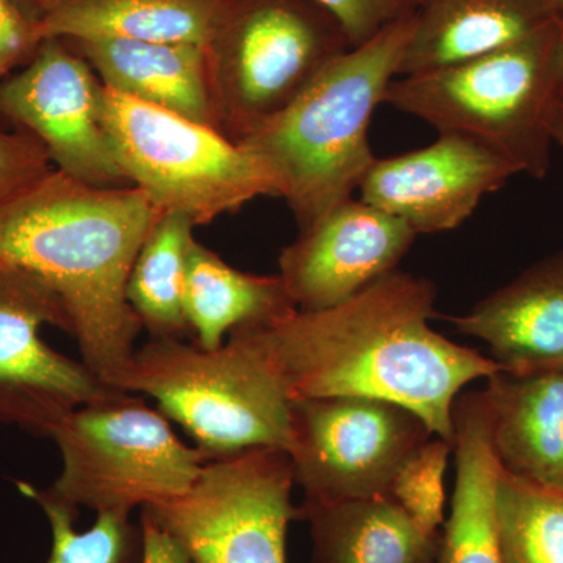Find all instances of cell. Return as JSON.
Here are the masks:
<instances>
[{
	"label": "cell",
	"instance_id": "cell-31",
	"mask_svg": "<svg viewBox=\"0 0 563 563\" xmlns=\"http://www.w3.org/2000/svg\"><path fill=\"white\" fill-rule=\"evenodd\" d=\"M63 2L65 0H13L22 16L32 22L35 27Z\"/></svg>",
	"mask_w": 563,
	"mask_h": 563
},
{
	"label": "cell",
	"instance_id": "cell-13",
	"mask_svg": "<svg viewBox=\"0 0 563 563\" xmlns=\"http://www.w3.org/2000/svg\"><path fill=\"white\" fill-rule=\"evenodd\" d=\"M417 236L406 222L351 198L284 247L279 276L296 309H331L396 272Z\"/></svg>",
	"mask_w": 563,
	"mask_h": 563
},
{
	"label": "cell",
	"instance_id": "cell-19",
	"mask_svg": "<svg viewBox=\"0 0 563 563\" xmlns=\"http://www.w3.org/2000/svg\"><path fill=\"white\" fill-rule=\"evenodd\" d=\"M453 421V501L433 563H503L496 525L501 466L493 454L484 391L461 393Z\"/></svg>",
	"mask_w": 563,
	"mask_h": 563
},
{
	"label": "cell",
	"instance_id": "cell-9",
	"mask_svg": "<svg viewBox=\"0 0 563 563\" xmlns=\"http://www.w3.org/2000/svg\"><path fill=\"white\" fill-rule=\"evenodd\" d=\"M295 472L279 448L211 457L184 495L143 507L191 563H287Z\"/></svg>",
	"mask_w": 563,
	"mask_h": 563
},
{
	"label": "cell",
	"instance_id": "cell-2",
	"mask_svg": "<svg viewBox=\"0 0 563 563\" xmlns=\"http://www.w3.org/2000/svg\"><path fill=\"white\" fill-rule=\"evenodd\" d=\"M163 211L136 187H98L54 169L0 206V263L47 282L65 303L81 362L120 390L143 324L128 282Z\"/></svg>",
	"mask_w": 563,
	"mask_h": 563
},
{
	"label": "cell",
	"instance_id": "cell-12",
	"mask_svg": "<svg viewBox=\"0 0 563 563\" xmlns=\"http://www.w3.org/2000/svg\"><path fill=\"white\" fill-rule=\"evenodd\" d=\"M102 81L65 40L49 38L24 68L0 81V113L43 144L58 172L98 187L122 174L102 120Z\"/></svg>",
	"mask_w": 563,
	"mask_h": 563
},
{
	"label": "cell",
	"instance_id": "cell-15",
	"mask_svg": "<svg viewBox=\"0 0 563 563\" xmlns=\"http://www.w3.org/2000/svg\"><path fill=\"white\" fill-rule=\"evenodd\" d=\"M507 373L563 369V247L453 318Z\"/></svg>",
	"mask_w": 563,
	"mask_h": 563
},
{
	"label": "cell",
	"instance_id": "cell-8",
	"mask_svg": "<svg viewBox=\"0 0 563 563\" xmlns=\"http://www.w3.org/2000/svg\"><path fill=\"white\" fill-rule=\"evenodd\" d=\"M351 49L312 0H228L209 51L220 131L240 141Z\"/></svg>",
	"mask_w": 563,
	"mask_h": 563
},
{
	"label": "cell",
	"instance_id": "cell-20",
	"mask_svg": "<svg viewBox=\"0 0 563 563\" xmlns=\"http://www.w3.org/2000/svg\"><path fill=\"white\" fill-rule=\"evenodd\" d=\"M312 563H433L440 533L426 531L390 495L303 501Z\"/></svg>",
	"mask_w": 563,
	"mask_h": 563
},
{
	"label": "cell",
	"instance_id": "cell-7",
	"mask_svg": "<svg viewBox=\"0 0 563 563\" xmlns=\"http://www.w3.org/2000/svg\"><path fill=\"white\" fill-rule=\"evenodd\" d=\"M102 120L125 180L198 225L274 196L261 163L218 129L103 87Z\"/></svg>",
	"mask_w": 563,
	"mask_h": 563
},
{
	"label": "cell",
	"instance_id": "cell-24",
	"mask_svg": "<svg viewBox=\"0 0 563 563\" xmlns=\"http://www.w3.org/2000/svg\"><path fill=\"white\" fill-rule=\"evenodd\" d=\"M496 525L503 563H563V492L499 474Z\"/></svg>",
	"mask_w": 563,
	"mask_h": 563
},
{
	"label": "cell",
	"instance_id": "cell-21",
	"mask_svg": "<svg viewBox=\"0 0 563 563\" xmlns=\"http://www.w3.org/2000/svg\"><path fill=\"white\" fill-rule=\"evenodd\" d=\"M228 0H65L36 25L49 38H117L209 47Z\"/></svg>",
	"mask_w": 563,
	"mask_h": 563
},
{
	"label": "cell",
	"instance_id": "cell-5",
	"mask_svg": "<svg viewBox=\"0 0 563 563\" xmlns=\"http://www.w3.org/2000/svg\"><path fill=\"white\" fill-rule=\"evenodd\" d=\"M120 390L155 399L209 459L251 448L290 450L291 398L239 329L211 351L184 339H151L136 347Z\"/></svg>",
	"mask_w": 563,
	"mask_h": 563
},
{
	"label": "cell",
	"instance_id": "cell-17",
	"mask_svg": "<svg viewBox=\"0 0 563 563\" xmlns=\"http://www.w3.org/2000/svg\"><path fill=\"white\" fill-rule=\"evenodd\" d=\"M483 391L493 454L503 472L563 492V369H501Z\"/></svg>",
	"mask_w": 563,
	"mask_h": 563
},
{
	"label": "cell",
	"instance_id": "cell-32",
	"mask_svg": "<svg viewBox=\"0 0 563 563\" xmlns=\"http://www.w3.org/2000/svg\"><path fill=\"white\" fill-rule=\"evenodd\" d=\"M554 144L563 152V101L559 103L558 117L554 122Z\"/></svg>",
	"mask_w": 563,
	"mask_h": 563
},
{
	"label": "cell",
	"instance_id": "cell-18",
	"mask_svg": "<svg viewBox=\"0 0 563 563\" xmlns=\"http://www.w3.org/2000/svg\"><path fill=\"white\" fill-rule=\"evenodd\" d=\"M103 87L220 131L207 47L117 38L65 40Z\"/></svg>",
	"mask_w": 563,
	"mask_h": 563
},
{
	"label": "cell",
	"instance_id": "cell-28",
	"mask_svg": "<svg viewBox=\"0 0 563 563\" xmlns=\"http://www.w3.org/2000/svg\"><path fill=\"white\" fill-rule=\"evenodd\" d=\"M339 22L350 46H361L412 10L410 0H312Z\"/></svg>",
	"mask_w": 563,
	"mask_h": 563
},
{
	"label": "cell",
	"instance_id": "cell-4",
	"mask_svg": "<svg viewBox=\"0 0 563 563\" xmlns=\"http://www.w3.org/2000/svg\"><path fill=\"white\" fill-rule=\"evenodd\" d=\"M561 96L559 21L503 49L390 81L384 103L547 177Z\"/></svg>",
	"mask_w": 563,
	"mask_h": 563
},
{
	"label": "cell",
	"instance_id": "cell-6",
	"mask_svg": "<svg viewBox=\"0 0 563 563\" xmlns=\"http://www.w3.org/2000/svg\"><path fill=\"white\" fill-rule=\"evenodd\" d=\"M51 440L62 472L44 493L96 514L131 515L184 495L209 461L181 442L165 415L128 391L73 410Z\"/></svg>",
	"mask_w": 563,
	"mask_h": 563
},
{
	"label": "cell",
	"instance_id": "cell-33",
	"mask_svg": "<svg viewBox=\"0 0 563 563\" xmlns=\"http://www.w3.org/2000/svg\"><path fill=\"white\" fill-rule=\"evenodd\" d=\"M559 38H561V96L563 101V20H559Z\"/></svg>",
	"mask_w": 563,
	"mask_h": 563
},
{
	"label": "cell",
	"instance_id": "cell-29",
	"mask_svg": "<svg viewBox=\"0 0 563 563\" xmlns=\"http://www.w3.org/2000/svg\"><path fill=\"white\" fill-rule=\"evenodd\" d=\"M41 43L35 25L22 16L13 0H0V81L31 60Z\"/></svg>",
	"mask_w": 563,
	"mask_h": 563
},
{
	"label": "cell",
	"instance_id": "cell-11",
	"mask_svg": "<svg viewBox=\"0 0 563 563\" xmlns=\"http://www.w3.org/2000/svg\"><path fill=\"white\" fill-rule=\"evenodd\" d=\"M46 324L73 332L60 296L36 274L0 263V424L51 439L73 410L121 390L52 350L41 339Z\"/></svg>",
	"mask_w": 563,
	"mask_h": 563
},
{
	"label": "cell",
	"instance_id": "cell-3",
	"mask_svg": "<svg viewBox=\"0 0 563 563\" xmlns=\"http://www.w3.org/2000/svg\"><path fill=\"white\" fill-rule=\"evenodd\" d=\"M412 31L410 10L333 58L285 109L236 141L272 177L299 231L351 199L376 162L369 122Z\"/></svg>",
	"mask_w": 563,
	"mask_h": 563
},
{
	"label": "cell",
	"instance_id": "cell-26",
	"mask_svg": "<svg viewBox=\"0 0 563 563\" xmlns=\"http://www.w3.org/2000/svg\"><path fill=\"white\" fill-rule=\"evenodd\" d=\"M453 444L435 437L421 444L393 476L388 495L426 531L440 533L444 523V474Z\"/></svg>",
	"mask_w": 563,
	"mask_h": 563
},
{
	"label": "cell",
	"instance_id": "cell-16",
	"mask_svg": "<svg viewBox=\"0 0 563 563\" xmlns=\"http://www.w3.org/2000/svg\"><path fill=\"white\" fill-rule=\"evenodd\" d=\"M413 31L399 76L503 49L559 21L555 0H410Z\"/></svg>",
	"mask_w": 563,
	"mask_h": 563
},
{
	"label": "cell",
	"instance_id": "cell-14",
	"mask_svg": "<svg viewBox=\"0 0 563 563\" xmlns=\"http://www.w3.org/2000/svg\"><path fill=\"white\" fill-rule=\"evenodd\" d=\"M512 166L462 136L439 133L428 146L376 158L363 179L362 201L406 222L417 235L453 231L498 191Z\"/></svg>",
	"mask_w": 563,
	"mask_h": 563
},
{
	"label": "cell",
	"instance_id": "cell-22",
	"mask_svg": "<svg viewBox=\"0 0 563 563\" xmlns=\"http://www.w3.org/2000/svg\"><path fill=\"white\" fill-rule=\"evenodd\" d=\"M184 310L191 342L211 351L221 347L235 329L273 321L298 309L279 274L240 272L195 239L188 251Z\"/></svg>",
	"mask_w": 563,
	"mask_h": 563
},
{
	"label": "cell",
	"instance_id": "cell-23",
	"mask_svg": "<svg viewBox=\"0 0 563 563\" xmlns=\"http://www.w3.org/2000/svg\"><path fill=\"white\" fill-rule=\"evenodd\" d=\"M195 228V222L184 214L163 213L133 263L128 301L151 339L190 335L184 291Z\"/></svg>",
	"mask_w": 563,
	"mask_h": 563
},
{
	"label": "cell",
	"instance_id": "cell-10",
	"mask_svg": "<svg viewBox=\"0 0 563 563\" xmlns=\"http://www.w3.org/2000/svg\"><path fill=\"white\" fill-rule=\"evenodd\" d=\"M288 454L303 501L388 495L393 476L433 433L412 410L362 396L292 401Z\"/></svg>",
	"mask_w": 563,
	"mask_h": 563
},
{
	"label": "cell",
	"instance_id": "cell-1",
	"mask_svg": "<svg viewBox=\"0 0 563 563\" xmlns=\"http://www.w3.org/2000/svg\"><path fill=\"white\" fill-rule=\"evenodd\" d=\"M437 288L396 269L346 302L239 328L280 377L291 401L336 396L383 399L412 410L453 444L455 399L488 379V355L433 331ZM236 331V329H235Z\"/></svg>",
	"mask_w": 563,
	"mask_h": 563
},
{
	"label": "cell",
	"instance_id": "cell-30",
	"mask_svg": "<svg viewBox=\"0 0 563 563\" xmlns=\"http://www.w3.org/2000/svg\"><path fill=\"white\" fill-rule=\"evenodd\" d=\"M140 526L143 532L141 563H191L180 544L143 512H141Z\"/></svg>",
	"mask_w": 563,
	"mask_h": 563
},
{
	"label": "cell",
	"instance_id": "cell-27",
	"mask_svg": "<svg viewBox=\"0 0 563 563\" xmlns=\"http://www.w3.org/2000/svg\"><path fill=\"white\" fill-rule=\"evenodd\" d=\"M51 172L49 154L35 136L0 131V206Z\"/></svg>",
	"mask_w": 563,
	"mask_h": 563
},
{
	"label": "cell",
	"instance_id": "cell-34",
	"mask_svg": "<svg viewBox=\"0 0 563 563\" xmlns=\"http://www.w3.org/2000/svg\"><path fill=\"white\" fill-rule=\"evenodd\" d=\"M559 9V20H563V0H555Z\"/></svg>",
	"mask_w": 563,
	"mask_h": 563
},
{
	"label": "cell",
	"instance_id": "cell-25",
	"mask_svg": "<svg viewBox=\"0 0 563 563\" xmlns=\"http://www.w3.org/2000/svg\"><path fill=\"white\" fill-rule=\"evenodd\" d=\"M20 490L38 503L52 533L47 563H141L143 532L131 515L98 514L88 531L76 529L79 509L51 498L44 490L20 484Z\"/></svg>",
	"mask_w": 563,
	"mask_h": 563
}]
</instances>
